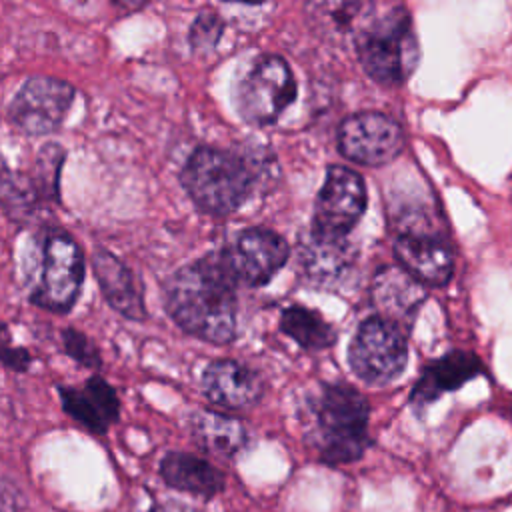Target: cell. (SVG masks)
<instances>
[{
    "instance_id": "cell-10",
    "label": "cell",
    "mask_w": 512,
    "mask_h": 512,
    "mask_svg": "<svg viewBox=\"0 0 512 512\" xmlns=\"http://www.w3.org/2000/svg\"><path fill=\"white\" fill-rule=\"evenodd\" d=\"M404 138L400 126L380 112L348 116L338 130L340 152L364 166H382L398 156Z\"/></svg>"
},
{
    "instance_id": "cell-18",
    "label": "cell",
    "mask_w": 512,
    "mask_h": 512,
    "mask_svg": "<svg viewBox=\"0 0 512 512\" xmlns=\"http://www.w3.org/2000/svg\"><path fill=\"white\" fill-rule=\"evenodd\" d=\"M160 476L166 486L194 494L204 500H212L218 496L226 486V476L220 468H216L206 458L182 452V450H170L160 460Z\"/></svg>"
},
{
    "instance_id": "cell-13",
    "label": "cell",
    "mask_w": 512,
    "mask_h": 512,
    "mask_svg": "<svg viewBox=\"0 0 512 512\" xmlns=\"http://www.w3.org/2000/svg\"><path fill=\"white\" fill-rule=\"evenodd\" d=\"M200 390L206 400L220 408L246 410L260 402L264 380L256 370L238 360L218 358L204 368Z\"/></svg>"
},
{
    "instance_id": "cell-17",
    "label": "cell",
    "mask_w": 512,
    "mask_h": 512,
    "mask_svg": "<svg viewBox=\"0 0 512 512\" xmlns=\"http://www.w3.org/2000/svg\"><path fill=\"white\" fill-rule=\"evenodd\" d=\"M426 298L422 282L410 276L402 266L382 268L372 282V302L378 316L400 326L410 324Z\"/></svg>"
},
{
    "instance_id": "cell-8",
    "label": "cell",
    "mask_w": 512,
    "mask_h": 512,
    "mask_svg": "<svg viewBox=\"0 0 512 512\" xmlns=\"http://www.w3.org/2000/svg\"><path fill=\"white\" fill-rule=\"evenodd\" d=\"M72 100V84L52 76H32L8 104V118L28 136H44L62 124Z\"/></svg>"
},
{
    "instance_id": "cell-12",
    "label": "cell",
    "mask_w": 512,
    "mask_h": 512,
    "mask_svg": "<svg viewBox=\"0 0 512 512\" xmlns=\"http://www.w3.org/2000/svg\"><path fill=\"white\" fill-rule=\"evenodd\" d=\"M484 374L486 366L474 352L450 350L424 364L408 394V404L418 418H424L426 410L440 400L442 394L456 392L470 380Z\"/></svg>"
},
{
    "instance_id": "cell-16",
    "label": "cell",
    "mask_w": 512,
    "mask_h": 512,
    "mask_svg": "<svg viewBox=\"0 0 512 512\" xmlns=\"http://www.w3.org/2000/svg\"><path fill=\"white\" fill-rule=\"evenodd\" d=\"M354 264V250L346 238L310 234L300 246V266L308 282L322 288H334L346 278Z\"/></svg>"
},
{
    "instance_id": "cell-29",
    "label": "cell",
    "mask_w": 512,
    "mask_h": 512,
    "mask_svg": "<svg viewBox=\"0 0 512 512\" xmlns=\"http://www.w3.org/2000/svg\"><path fill=\"white\" fill-rule=\"evenodd\" d=\"M2 336H6V326L0 322V338H2Z\"/></svg>"
},
{
    "instance_id": "cell-7",
    "label": "cell",
    "mask_w": 512,
    "mask_h": 512,
    "mask_svg": "<svg viewBox=\"0 0 512 512\" xmlns=\"http://www.w3.org/2000/svg\"><path fill=\"white\" fill-rule=\"evenodd\" d=\"M84 282V254L76 240L62 232L46 238L42 270L30 300L50 312H68L82 290Z\"/></svg>"
},
{
    "instance_id": "cell-27",
    "label": "cell",
    "mask_w": 512,
    "mask_h": 512,
    "mask_svg": "<svg viewBox=\"0 0 512 512\" xmlns=\"http://www.w3.org/2000/svg\"><path fill=\"white\" fill-rule=\"evenodd\" d=\"M114 4H118V6H122V8H126V10H138V8H142L148 0H112Z\"/></svg>"
},
{
    "instance_id": "cell-19",
    "label": "cell",
    "mask_w": 512,
    "mask_h": 512,
    "mask_svg": "<svg viewBox=\"0 0 512 512\" xmlns=\"http://www.w3.org/2000/svg\"><path fill=\"white\" fill-rule=\"evenodd\" d=\"M92 268L106 302L130 320H144L146 306L142 292L130 268L112 252L98 248L92 256Z\"/></svg>"
},
{
    "instance_id": "cell-3",
    "label": "cell",
    "mask_w": 512,
    "mask_h": 512,
    "mask_svg": "<svg viewBox=\"0 0 512 512\" xmlns=\"http://www.w3.org/2000/svg\"><path fill=\"white\" fill-rule=\"evenodd\" d=\"M182 186L202 212L228 216L246 202L250 172L234 154L216 148H198L184 164Z\"/></svg>"
},
{
    "instance_id": "cell-26",
    "label": "cell",
    "mask_w": 512,
    "mask_h": 512,
    "mask_svg": "<svg viewBox=\"0 0 512 512\" xmlns=\"http://www.w3.org/2000/svg\"><path fill=\"white\" fill-rule=\"evenodd\" d=\"M148 512H202L190 504H184L180 500H162L156 502Z\"/></svg>"
},
{
    "instance_id": "cell-21",
    "label": "cell",
    "mask_w": 512,
    "mask_h": 512,
    "mask_svg": "<svg viewBox=\"0 0 512 512\" xmlns=\"http://www.w3.org/2000/svg\"><path fill=\"white\" fill-rule=\"evenodd\" d=\"M368 10V0H306L310 24L326 36L352 34Z\"/></svg>"
},
{
    "instance_id": "cell-20",
    "label": "cell",
    "mask_w": 512,
    "mask_h": 512,
    "mask_svg": "<svg viewBox=\"0 0 512 512\" xmlns=\"http://www.w3.org/2000/svg\"><path fill=\"white\" fill-rule=\"evenodd\" d=\"M192 440L208 454L218 458H234L248 446V428L232 416L216 410L198 408L188 416Z\"/></svg>"
},
{
    "instance_id": "cell-14",
    "label": "cell",
    "mask_w": 512,
    "mask_h": 512,
    "mask_svg": "<svg viewBox=\"0 0 512 512\" xmlns=\"http://www.w3.org/2000/svg\"><path fill=\"white\" fill-rule=\"evenodd\" d=\"M62 410L92 434H104L120 416L116 390L102 378L90 376L80 388L56 386Z\"/></svg>"
},
{
    "instance_id": "cell-6",
    "label": "cell",
    "mask_w": 512,
    "mask_h": 512,
    "mask_svg": "<svg viewBox=\"0 0 512 512\" xmlns=\"http://www.w3.org/2000/svg\"><path fill=\"white\" fill-rule=\"evenodd\" d=\"M358 54L364 70L380 84H398L414 64V40L402 10L362 28Z\"/></svg>"
},
{
    "instance_id": "cell-15",
    "label": "cell",
    "mask_w": 512,
    "mask_h": 512,
    "mask_svg": "<svg viewBox=\"0 0 512 512\" xmlns=\"http://www.w3.org/2000/svg\"><path fill=\"white\" fill-rule=\"evenodd\" d=\"M400 266L426 284H446L452 276V256L448 246L426 232H404L394 246Z\"/></svg>"
},
{
    "instance_id": "cell-1",
    "label": "cell",
    "mask_w": 512,
    "mask_h": 512,
    "mask_svg": "<svg viewBox=\"0 0 512 512\" xmlns=\"http://www.w3.org/2000/svg\"><path fill=\"white\" fill-rule=\"evenodd\" d=\"M236 278L222 252L176 270L164 284L168 316L190 336L228 344L236 336Z\"/></svg>"
},
{
    "instance_id": "cell-2",
    "label": "cell",
    "mask_w": 512,
    "mask_h": 512,
    "mask_svg": "<svg viewBox=\"0 0 512 512\" xmlns=\"http://www.w3.org/2000/svg\"><path fill=\"white\" fill-rule=\"evenodd\" d=\"M302 422L306 442L328 466L354 464L372 446L370 404L346 382H320L306 396Z\"/></svg>"
},
{
    "instance_id": "cell-4",
    "label": "cell",
    "mask_w": 512,
    "mask_h": 512,
    "mask_svg": "<svg viewBox=\"0 0 512 512\" xmlns=\"http://www.w3.org/2000/svg\"><path fill=\"white\" fill-rule=\"evenodd\" d=\"M348 364L354 376L372 386L394 382L408 364L404 326L382 316L366 318L348 346Z\"/></svg>"
},
{
    "instance_id": "cell-25",
    "label": "cell",
    "mask_w": 512,
    "mask_h": 512,
    "mask_svg": "<svg viewBox=\"0 0 512 512\" xmlns=\"http://www.w3.org/2000/svg\"><path fill=\"white\" fill-rule=\"evenodd\" d=\"M0 362L12 370L24 372L30 366V354L24 348H8L0 346Z\"/></svg>"
},
{
    "instance_id": "cell-11",
    "label": "cell",
    "mask_w": 512,
    "mask_h": 512,
    "mask_svg": "<svg viewBox=\"0 0 512 512\" xmlns=\"http://www.w3.org/2000/svg\"><path fill=\"white\" fill-rule=\"evenodd\" d=\"M290 248L286 240L266 228H248L240 232L234 244L222 250V256L238 284L262 286L270 282L286 264Z\"/></svg>"
},
{
    "instance_id": "cell-5",
    "label": "cell",
    "mask_w": 512,
    "mask_h": 512,
    "mask_svg": "<svg viewBox=\"0 0 512 512\" xmlns=\"http://www.w3.org/2000/svg\"><path fill=\"white\" fill-rule=\"evenodd\" d=\"M296 96V80L284 58L266 54L256 58L234 90L240 118L254 126L272 124Z\"/></svg>"
},
{
    "instance_id": "cell-24",
    "label": "cell",
    "mask_w": 512,
    "mask_h": 512,
    "mask_svg": "<svg viewBox=\"0 0 512 512\" xmlns=\"http://www.w3.org/2000/svg\"><path fill=\"white\" fill-rule=\"evenodd\" d=\"M222 30H224V22L212 14V12H204L200 14L194 24H192V30H190V44L194 46V50L198 52H206V50H212L220 36H222Z\"/></svg>"
},
{
    "instance_id": "cell-23",
    "label": "cell",
    "mask_w": 512,
    "mask_h": 512,
    "mask_svg": "<svg viewBox=\"0 0 512 512\" xmlns=\"http://www.w3.org/2000/svg\"><path fill=\"white\" fill-rule=\"evenodd\" d=\"M62 342H64L66 354L72 360H76L80 366H84V368H100V364H102L100 352H98V348L94 346V342L86 334H82V332H78L74 328H66L62 332Z\"/></svg>"
},
{
    "instance_id": "cell-22",
    "label": "cell",
    "mask_w": 512,
    "mask_h": 512,
    "mask_svg": "<svg viewBox=\"0 0 512 512\" xmlns=\"http://www.w3.org/2000/svg\"><path fill=\"white\" fill-rule=\"evenodd\" d=\"M280 330L304 350H324L336 342V330L316 310L306 306H288L280 316Z\"/></svg>"
},
{
    "instance_id": "cell-9",
    "label": "cell",
    "mask_w": 512,
    "mask_h": 512,
    "mask_svg": "<svg viewBox=\"0 0 512 512\" xmlns=\"http://www.w3.org/2000/svg\"><path fill=\"white\" fill-rule=\"evenodd\" d=\"M366 208V188L360 174L330 166L314 204L312 230L330 238H346Z\"/></svg>"
},
{
    "instance_id": "cell-28",
    "label": "cell",
    "mask_w": 512,
    "mask_h": 512,
    "mask_svg": "<svg viewBox=\"0 0 512 512\" xmlns=\"http://www.w3.org/2000/svg\"><path fill=\"white\" fill-rule=\"evenodd\" d=\"M226 2H246V4H262L264 0H226Z\"/></svg>"
}]
</instances>
